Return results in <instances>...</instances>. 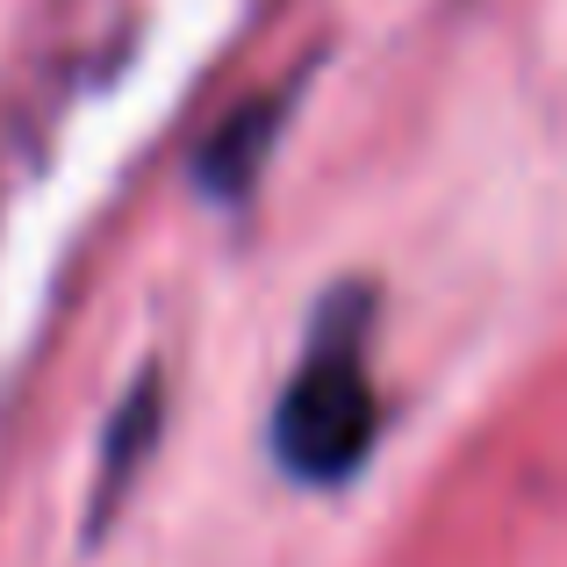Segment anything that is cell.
Masks as SVG:
<instances>
[{
	"label": "cell",
	"instance_id": "cell-1",
	"mask_svg": "<svg viewBox=\"0 0 567 567\" xmlns=\"http://www.w3.org/2000/svg\"><path fill=\"white\" fill-rule=\"evenodd\" d=\"M360 331H367V295H338L317 323L309 360L295 367L288 395L274 410V453L295 482H317V488L346 482L381 431V402H374V381H367Z\"/></svg>",
	"mask_w": 567,
	"mask_h": 567
},
{
	"label": "cell",
	"instance_id": "cell-2",
	"mask_svg": "<svg viewBox=\"0 0 567 567\" xmlns=\"http://www.w3.org/2000/svg\"><path fill=\"white\" fill-rule=\"evenodd\" d=\"M280 115H288V101H251V109H237L230 123L216 130V137L202 144V187L208 194H223V202H237L251 181H259V166H266V152H274V137H280Z\"/></svg>",
	"mask_w": 567,
	"mask_h": 567
},
{
	"label": "cell",
	"instance_id": "cell-3",
	"mask_svg": "<svg viewBox=\"0 0 567 567\" xmlns=\"http://www.w3.org/2000/svg\"><path fill=\"white\" fill-rule=\"evenodd\" d=\"M152 416H158V381H144L137 395L123 402V416H115V431H109V482H101V496H115V488H123L130 460L144 453V431H152Z\"/></svg>",
	"mask_w": 567,
	"mask_h": 567
}]
</instances>
